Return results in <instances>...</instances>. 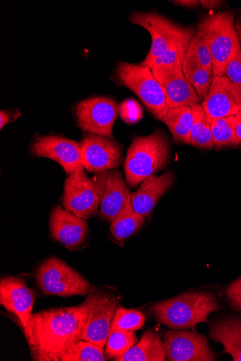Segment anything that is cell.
Masks as SVG:
<instances>
[{"mask_svg":"<svg viewBox=\"0 0 241 361\" xmlns=\"http://www.w3.org/2000/svg\"><path fill=\"white\" fill-rule=\"evenodd\" d=\"M88 312L86 300L78 306L50 309L32 314L24 334L32 358L62 361L81 341Z\"/></svg>","mask_w":241,"mask_h":361,"instance_id":"cell-1","label":"cell"},{"mask_svg":"<svg viewBox=\"0 0 241 361\" xmlns=\"http://www.w3.org/2000/svg\"><path fill=\"white\" fill-rule=\"evenodd\" d=\"M220 302L208 291H192L153 305L150 312L156 322L171 329H187L208 322L209 315L219 311Z\"/></svg>","mask_w":241,"mask_h":361,"instance_id":"cell-2","label":"cell"},{"mask_svg":"<svg viewBox=\"0 0 241 361\" xmlns=\"http://www.w3.org/2000/svg\"><path fill=\"white\" fill-rule=\"evenodd\" d=\"M170 158L167 137L156 130L147 137H135L127 151L124 174L128 187L134 188L163 169Z\"/></svg>","mask_w":241,"mask_h":361,"instance_id":"cell-3","label":"cell"},{"mask_svg":"<svg viewBox=\"0 0 241 361\" xmlns=\"http://www.w3.org/2000/svg\"><path fill=\"white\" fill-rule=\"evenodd\" d=\"M196 35L203 38L210 48L213 77L225 76L227 65L240 42L234 13L225 11L203 16L198 23Z\"/></svg>","mask_w":241,"mask_h":361,"instance_id":"cell-4","label":"cell"},{"mask_svg":"<svg viewBox=\"0 0 241 361\" xmlns=\"http://www.w3.org/2000/svg\"><path fill=\"white\" fill-rule=\"evenodd\" d=\"M117 81L133 91L148 111L160 121L169 109L163 87L148 66L121 61L116 71Z\"/></svg>","mask_w":241,"mask_h":361,"instance_id":"cell-5","label":"cell"},{"mask_svg":"<svg viewBox=\"0 0 241 361\" xmlns=\"http://www.w3.org/2000/svg\"><path fill=\"white\" fill-rule=\"evenodd\" d=\"M35 279L42 293L58 297L87 296L95 288L81 274L56 257L42 262Z\"/></svg>","mask_w":241,"mask_h":361,"instance_id":"cell-6","label":"cell"},{"mask_svg":"<svg viewBox=\"0 0 241 361\" xmlns=\"http://www.w3.org/2000/svg\"><path fill=\"white\" fill-rule=\"evenodd\" d=\"M88 312L82 341L93 343L101 348L106 346L112 322L118 305L115 295L94 288L86 300Z\"/></svg>","mask_w":241,"mask_h":361,"instance_id":"cell-7","label":"cell"},{"mask_svg":"<svg viewBox=\"0 0 241 361\" xmlns=\"http://www.w3.org/2000/svg\"><path fill=\"white\" fill-rule=\"evenodd\" d=\"M129 20L131 24L146 29L151 35V49L147 57L141 63L146 66L161 56L172 44L184 36L189 28L177 24L156 13L134 11L130 14Z\"/></svg>","mask_w":241,"mask_h":361,"instance_id":"cell-8","label":"cell"},{"mask_svg":"<svg viewBox=\"0 0 241 361\" xmlns=\"http://www.w3.org/2000/svg\"><path fill=\"white\" fill-rule=\"evenodd\" d=\"M119 106L111 98L97 97L79 102L76 114L84 133L112 138Z\"/></svg>","mask_w":241,"mask_h":361,"instance_id":"cell-9","label":"cell"},{"mask_svg":"<svg viewBox=\"0 0 241 361\" xmlns=\"http://www.w3.org/2000/svg\"><path fill=\"white\" fill-rule=\"evenodd\" d=\"M63 207L86 220L97 215L100 200L95 184L85 169L68 176L64 183Z\"/></svg>","mask_w":241,"mask_h":361,"instance_id":"cell-10","label":"cell"},{"mask_svg":"<svg viewBox=\"0 0 241 361\" xmlns=\"http://www.w3.org/2000/svg\"><path fill=\"white\" fill-rule=\"evenodd\" d=\"M80 147L83 168L90 173L114 170L122 165V147L112 138L88 134Z\"/></svg>","mask_w":241,"mask_h":361,"instance_id":"cell-11","label":"cell"},{"mask_svg":"<svg viewBox=\"0 0 241 361\" xmlns=\"http://www.w3.org/2000/svg\"><path fill=\"white\" fill-rule=\"evenodd\" d=\"M163 343L169 361H214L216 353L206 338L194 331H170L165 334Z\"/></svg>","mask_w":241,"mask_h":361,"instance_id":"cell-12","label":"cell"},{"mask_svg":"<svg viewBox=\"0 0 241 361\" xmlns=\"http://www.w3.org/2000/svg\"><path fill=\"white\" fill-rule=\"evenodd\" d=\"M93 180L100 200L99 217L112 222L131 202V192L119 171L96 173Z\"/></svg>","mask_w":241,"mask_h":361,"instance_id":"cell-13","label":"cell"},{"mask_svg":"<svg viewBox=\"0 0 241 361\" xmlns=\"http://www.w3.org/2000/svg\"><path fill=\"white\" fill-rule=\"evenodd\" d=\"M34 157L56 161L67 176L84 169L80 143L58 136H42L35 140L30 149Z\"/></svg>","mask_w":241,"mask_h":361,"instance_id":"cell-14","label":"cell"},{"mask_svg":"<svg viewBox=\"0 0 241 361\" xmlns=\"http://www.w3.org/2000/svg\"><path fill=\"white\" fill-rule=\"evenodd\" d=\"M49 228L52 238L70 250L81 249L88 239L86 220L60 206L56 207L51 214Z\"/></svg>","mask_w":241,"mask_h":361,"instance_id":"cell-15","label":"cell"},{"mask_svg":"<svg viewBox=\"0 0 241 361\" xmlns=\"http://www.w3.org/2000/svg\"><path fill=\"white\" fill-rule=\"evenodd\" d=\"M35 295L23 279L5 277L0 281V304L19 319L25 334L28 329Z\"/></svg>","mask_w":241,"mask_h":361,"instance_id":"cell-16","label":"cell"},{"mask_svg":"<svg viewBox=\"0 0 241 361\" xmlns=\"http://www.w3.org/2000/svg\"><path fill=\"white\" fill-rule=\"evenodd\" d=\"M151 71L163 88L169 109L200 104L199 98L182 69L161 67Z\"/></svg>","mask_w":241,"mask_h":361,"instance_id":"cell-17","label":"cell"},{"mask_svg":"<svg viewBox=\"0 0 241 361\" xmlns=\"http://www.w3.org/2000/svg\"><path fill=\"white\" fill-rule=\"evenodd\" d=\"M201 105L213 119L234 116L241 111V90L225 76H216Z\"/></svg>","mask_w":241,"mask_h":361,"instance_id":"cell-18","label":"cell"},{"mask_svg":"<svg viewBox=\"0 0 241 361\" xmlns=\"http://www.w3.org/2000/svg\"><path fill=\"white\" fill-rule=\"evenodd\" d=\"M175 175L166 172L163 175L146 178L134 192L131 193V204L134 210L142 216H151L156 204L173 185Z\"/></svg>","mask_w":241,"mask_h":361,"instance_id":"cell-19","label":"cell"},{"mask_svg":"<svg viewBox=\"0 0 241 361\" xmlns=\"http://www.w3.org/2000/svg\"><path fill=\"white\" fill-rule=\"evenodd\" d=\"M209 336L223 345V353L230 354L234 361H241L240 317L228 314L218 318L210 325Z\"/></svg>","mask_w":241,"mask_h":361,"instance_id":"cell-20","label":"cell"},{"mask_svg":"<svg viewBox=\"0 0 241 361\" xmlns=\"http://www.w3.org/2000/svg\"><path fill=\"white\" fill-rule=\"evenodd\" d=\"M115 361H165L166 353L159 334L148 331L141 341L132 346Z\"/></svg>","mask_w":241,"mask_h":361,"instance_id":"cell-21","label":"cell"},{"mask_svg":"<svg viewBox=\"0 0 241 361\" xmlns=\"http://www.w3.org/2000/svg\"><path fill=\"white\" fill-rule=\"evenodd\" d=\"M161 121L168 127L175 142L190 145L194 122L191 107L169 109Z\"/></svg>","mask_w":241,"mask_h":361,"instance_id":"cell-22","label":"cell"},{"mask_svg":"<svg viewBox=\"0 0 241 361\" xmlns=\"http://www.w3.org/2000/svg\"><path fill=\"white\" fill-rule=\"evenodd\" d=\"M145 222L146 217L136 212L129 202L111 222V232L116 240L124 242L139 231Z\"/></svg>","mask_w":241,"mask_h":361,"instance_id":"cell-23","label":"cell"},{"mask_svg":"<svg viewBox=\"0 0 241 361\" xmlns=\"http://www.w3.org/2000/svg\"><path fill=\"white\" fill-rule=\"evenodd\" d=\"M194 122L192 128L190 145L201 149L214 148L211 129L213 118L206 113L201 104L191 107Z\"/></svg>","mask_w":241,"mask_h":361,"instance_id":"cell-24","label":"cell"},{"mask_svg":"<svg viewBox=\"0 0 241 361\" xmlns=\"http://www.w3.org/2000/svg\"><path fill=\"white\" fill-rule=\"evenodd\" d=\"M196 32L193 27H189L184 36L172 44L161 56L148 64V67L151 69L161 67L182 69L189 44Z\"/></svg>","mask_w":241,"mask_h":361,"instance_id":"cell-25","label":"cell"},{"mask_svg":"<svg viewBox=\"0 0 241 361\" xmlns=\"http://www.w3.org/2000/svg\"><path fill=\"white\" fill-rule=\"evenodd\" d=\"M182 70L185 78L195 90L201 103L209 93L213 79V73L202 68L196 61L187 56L183 62Z\"/></svg>","mask_w":241,"mask_h":361,"instance_id":"cell-26","label":"cell"},{"mask_svg":"<svg viewBox=\"0 0 241 361\" xmlns=\"http://www.w3.org/2000/svg\"><path fill=\"white\" fill-rule=\"evenodd\" d=\"M211 129L216 148L240 145L235 135L234 116L213 118Z\"/></svg>","mask_w":241,"mask_h":361,"instance_id":"cell-27","label":"cell"},{"mask_svg":"<svg viewBox=\"0 0 241 361\" xmlns=\"http://www.w3.org/2000/svg\"><path fill=\"white\" fill-rule=\"evenodd\" d=\"M146 320L143 312L119 306L114 315L110 330L135 332L142 329Z\"/></svg>","mask_w":241,"mask_h":361,"instance_id":"cell-28","label":"cell"},{"mask_svg":"<svg viewBox=\"0 0 241 361\" xmlns=\"http://www.w3.org/2000/svg\"><path fill=\"white\" fill-rule=\"evenodd\" d=\"M137 343H139V338L134 332L110 330L105 350L106 358L115 360L123 355Z\"/></svg>","mask_w":241,"mask_h":361,"instance_id":"cell-29","label":"cell"},{"mask_svg":"<svg viewBox=\"0 0 241 361\" xmlns=\"http://www.w3.org/2000/svg\"><path fill=\"white\" fill-rule=\"evenodd\" d=\"M105 350L93 343L81 341L62 359V361H105Z\"/></svg>","mask_w":241,"mask_h":361,"instance_id":"cell-30","label":"cell"},{"mask_svg":"<svg viewBox=\"0 0 241 361\" xmlns=\"http://www.w3.org/2000/svg\"><path fill=\"white\" fill-rule=\"evenodd\" d=\"M187 56L196 61L202 68L213 73V58L210 48L206 41L196 35L191 40Z\"/></svg>","mask_w":241,"mask_h":361,"instance_id":"cell-31","label":"cell"},{"mask_svg":"<svg viewBox=\"0 0 241 361\" xmlns=\"http://www.w3.org/2000/svg\"><path fill=\"white\" fill-rule=\"evenodd\" d=\"M225 76L241 90V47L236 44L227 65Z\"/></svg>","mask_w":241,"mask_h":361,"instance_id":"cell-32","label":"cell"},{"mask_svg":"<svg viewBox=\"0 0 241 361\" xmlns=\"http://www.w3.org/2000/svg\"><path fill=\"white\" fill-rule=\"evenodd\" d=\"M119 114L121 118L128 124L139 122L143 116L141 106L134 99L123 102L119 107Z\"/></svg>","mask_w":241,"mask_h":361,"instance_id":"cell-33","label":"cell"},{"mask_svg":"<svg viewBox=\"0 0 241 361\" xmlns=\"http://www.w3.org/2000/svg\"><path fill=\"white\" fill-rule=\"evenodd\" d=\"M225 293L231 309L241 313V277L230 283L225 288Z\"/></svg>","mask_w":241,"mask_h":361,"instance_id":"cell-34","label":"cell"},{"mask_svg":"<svg viewBox=\"0 0 241 361\" xmlns=\"http://www.w3.org/2000/svg\"><path fill=\"white\" fill-rule=\"evenodd\" d=\"M21 116L19 111L0 112V128L3 129L8 123L16 121Z\"/></svg>","mask_w":241,"mask_h":361,"instance_id":"cell-35","label":"cell"},{"mask_svg":"<svg viewBox=\"0 0 241 361\" xmlns=\"http://www.w3.org/2000/svg\"><path fill=\"white\" fill-rule=\"evenodd\" d=\"M200 6L205 10H216L221 8L224 2L219 1V0H201L199 1Z\"/></svg>","mask_w":241,"mask_h":361,"instance_id":"cell-36","label":"cell"},{"mask_svg":"<svg viewBox=\"0 0 241 361\" xmlns=\"http://www.w3.org/2000/svg\"><path fill=\"white\" fill-rule=\"evenodd\" d=\"M172 4L187 8H197L200 6L197 0H177V1H171Z\"/></svg>","mask_w":241,"mask_h":361,"instance_id":"cell-37","label":"cell"},{"mask_svg":"<svg viewBox=\"0 0 241 361\" xmlns=\"http://www.w3.org/2000/svg\"><path fill=\"white\" fill-rule=\"evenodd\" d=\"M235 117V130L238 143L241 145V111L237 113Z\"/></svg>","mask_w":241,"mask_h":361,"instance_id":"cell-38","label":"cell"},{"mask_svg":"<svg viewBox=\"0 0 241 361\" xmlns=\"http://www.w3.org/2000/svg\"><path fill=\"white\" fill-rule=\"evenodd\" d=\"M235 25L236 30L237 32L240 44V47H241V20L237 19Z\"/></svg>","mask_w":241,"mask_h":361,"instance_id":"cell-39","label":"cell"}]
</instances>
